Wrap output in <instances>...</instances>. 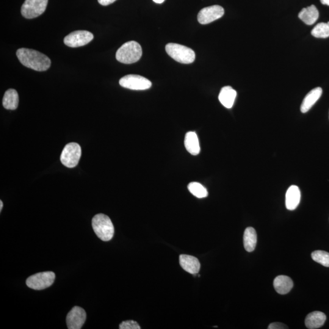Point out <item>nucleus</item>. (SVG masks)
I'll use <instances>...</instances> for the list:
<instances>
[{
	"mask_svg": "<svg viewBox=\"0 0 329 329\" xmlns=\"http://www.w3.org/2000/svg\"><path fill=\"white\" fill-rule=\"evenodd\" d=\"M2 207H3V203H2V201H0V211L1 212Z\"/></svg>",
	"mask_w": 329,
	"mask_h": 329,
	"instance_id": "c756f323",
	"label": "nucleus"
},
{
	"mask_svg": "<svg viewBox=\"0 0 329 329\" xmlns=\"http://www.w3.org/2000/svg\"><path fill=\"white\" fill-rule=\"evenodd\" d=\"M92 33L87 31H76L71 32L64 38V43L71 48L87 45L93 39Z\"/></svg>",
	"mask_w": 329,
	"mask_h": 329,
	"instance_id": "1a4fd4ad",
	"label": "nucleus"
},
{
	"mask_svg": "<svg viewBox=\"0 0 329 329\" xmlns=\"http://www.w3.org/2000/svg\"><path fill=\"white\" fill-rule=\"evenodd\" d=\"M225 14V9L218 5L203 8L200 11L198 15L199 23L202 24H207L218 20Z\"/></svg>",
	"mask_w": 329,
	"mask_h": 329,
	"instance_id": "9d476101",
	"label": "nucleus"
},
{
	"mask_svg": "<svg viewBox=\"0 0 329 329\" xmlns=\"http://www.w3.org/2000/svg\"><path fill=\"white\" fill-rule=\"evenodd\" d=\"M16 56L22 64L35 71H46L51 66V60L48 56L34 49H18Z\"/></svg>",
	"mask_w": 329,
	"mask_h": 329,
	"instance_id": "f257e3e1",
	"label": "nucleus"
},
{
	"mask_svg": "<svg viewBox=\"0 0 329 329\" xmlns=\"http://www.w3.org/2000/svg\"><path fill=\"white\" fill-rule=\"evenodd\" d=\"M2 105L5 109L8 110H15L18 105V95L14 89H9L5 92Z\"/></svg>",
	"mask_w": 329,
	"mask_h": 329,
	"instance_id": "412c9836",
	"label": "nucleus"
},
{
	"mask_svg": "<svg viewBox=\"0 0 329 329\" xmlns=\"http://www.w3.org/2000/svg\"><path fill=\"white\" fill-rule=\"evenodd\" d=\"M257 241V237L255 229L251 227L246 229L243 236V243L246 251L249 253L253 252L256 247Z\"/></svg>",
	"mask_w": 329,
	"mask_h": 329,
	"instance_id": "aec40b11",
	"label": "nucleus"
},
{
	"mask_svg": "<svg viewBox=\"0 0 329 329\" xmlns=\"http://www.w3.org/2000/svg\"><path fill=\"white\" fill-rule=\"evenodd\" d=\"M326 321V316L322 312L315 311L310 313L307 316L305 325L309 329H317L322 327Z\"/></svg>",
	"mask_w": 329,
	"mask_h": 329,
	"instance_id": "2eb2a0df",
	"label": "nucleus"
},
{
	"mask_svg": "<svg viewBox=\"0 0 329 329\" xmlns=\"http://www.w3.org/2000/svg\"><path fill=\"white\" fill-rule=\"evenodd\" d=\"M268 329H289L288 326L281 323H273L268 326Z\"/></svg>",
	"mask_w": 329,
	"mask_h": 329,
	"instance_id": "a878e982",
	"label": "nucleus"
},
{
	"mask_svg": "<svg viewBox=\"0 0 329 329\" xmlns=\"http://www.w3.org/2000/svg\"><path fill=\"white\" fill-rule=\"evenodd\" d=\"M322 93L323 89L321 87H317L312 90L304 99L301 106V111L303 113L308 112L319 100Z\"/></svg>",
	"mask_w": 329,
	"mask_h": 329,
	"instance_id": "4468645a",
	"label": "nucleus"
},
{
	"mask_svg": "<svg viewBox=\"0 0 329 329\" xmlns=\"http://www.w3.org/2000/svg\"><path fill=\"white\" fill-rule=\"evenodd\" d=\"M121 87L134 90H145L152 86V82L146 77L137 74H128L120 79Z\"/></svg>",
	"mask_w": 329,
	"mask_h": 329,
	"instance_id": "6e6552de",
	"label": "nucleus"
},
{
	"mask_svg": "<svg viewBox=\"0 0 329 329\" xmlns=\"http://www.w3.org/2000/svg\"><path fill=\"white\" fill-rule=\"evenodd\" d=\"M165 50L171 57L179 63L189 64L195 61V52L189 47L170 43L166 45Z\"/></svg>",
	"mask_w": 329,
	"mask_h": 329,
	"instance_id": "20e7f679",
	"label": "nucleus"
},
{
	"mask_svg": "<svg viewBox=\"0 0 329 329\" xmlns=\"http://www.w3.org/2000/svg\"><path fill=\"white\" fill-rule=\"evenodd\" d=\"M115 1H117V0H98L99 3L102 5H108L112 4Z\"/></svg>",
	"mask_w": 329,
	"mask_h": 329,
	"instance_id": "bb28decb",
	"label": "nucleus"
},
{
	"mask_svg": "<svg viewBox=\"0 0 329 329\" xmlns=\"http://www.w3.org/2000/svg\"><path fill=\"white\" fill-rule=\"evenodd\" d=\"M119 328L120 329H140V326L134 321H126L121 323Z\"/></svg>",
	"mask_w": 329,
	"mask_h": 329,
	"instance_id": "393cba45",
	"label": "nucleus"
},
{
	"mask_svg": "<svg viewBox=\"0 0 329 329\" xmlns=\"http://www.w3.org/2000/svg\"><path fill=\"white\" fill-rule=\"evenodd\" d=\"M81 157V148L76 143H70L65 145L60 155V161L68 168H74L78 164Z\"/></svg>",
	"mask_w": 329,
	"mask_h": 329,
	"instance_id": "39448f33",
	"label": "nucleus"
},
{
	"mask_svg": "<svg viewBox=\"0 0 329 329\" xmlns=\"http://www.w3.org/2000/svg\"><path fill=\"white\" fill-rule=\"evenodd\" d=\"M312 258L314 261L322 265L323 266L329 267V253L324 251H315L312 253Z\"/></svg>",
	"mask_w": 329,
	"mask_h": 329,
	"instance_id": "b1692460",
	"label": "nucleus"
},
{
	"mask_svg": "<svg viewBox=\"0 0 329 329\" xmlns=\"http://www.w3.org/2000/svg\"><path fill=\"white\" fill-rule=\"evenodd\" d=\"M274 287L279 294L286 295L293 287L292 279L287 276H279L274 280Z\"/></svg>",
	"mask_w": 329,
	"mask_h": 329,
	"instance_id": "f3484780",
	"label": "nucleus"
},
{
	"mask_svg": "<svg viewBox=\"0 0 329 329\" xmlns=\"http://www.w3.org/2000/svg\"><path fill=\"white\" fill-rule=\"evenodd\" d=\"M185 146L187 151L193 156H196L200 153V142L197 134L195 132H189L185 135Z\"/></svg>",
	"mask_w": 329,
	"mask_h": 329,
	"instance_id": "6ab92c4d",
	"label": "nucleus"
},
{
	"mask_svg": "<svg viewBox=\"0 0 329 329\" xmlns=\"http://www.w3.org/2000/svg\"><path fill=\"white\" fill-rule=\"evenodd\" d=\"M301 191L297 185H292L286 193V206L289 211L297 208L301 201Z\"/></svg>",
	"mask_w": 329,
	"mask_h": 329,
	"instance_id": "ddd939ff",
	"label": "nucleus"
},
{
	"mask_svg": "<svg viewBox=\"0 0 329 329\" xmlns=\"http://www.w3.org/2000/svg\"><path fill=\"white\" fill-rule=\"evenodd\" d=\"M323 4L329 5V0H320Z\"/></svg>",
	"mask_w": 329,
	"mask_h": 329,
	"instance_id": "cd10ccee",
	"label": "nucleus"
},
{
	"mask_svg": "<svg viewBox=\"0 0 329 329\" xmlns=\"http://www.w3.org/2000/svg\"><path fill=\"white\" fill-rule=\"evenodd\" d=\"M86 312L81 308L75 306L67 315V325L69 329H81L86 320Z\"/></svg>",
	"mask_w": 329,
	"mask_h": 329,
	"instance_id": "9b49d317",
	"label": "nucleus"
},
{
	"mask_svg": "<svg viewBox=\"0 0 329 329\" xmlns=\"http://www.w3.org/2000/svg\"><path fill=\"white\" fill-rule=\"evenodd\" d=\"M237 92L230 86H226L221 88L219 94V100L223 106L228 109L232 108L236 100Z\"/></svg>",
	"mask_w": 329,
	"mask_h": 329,
	"instance_id": "dca6fc26",
	"label": "nucleus"
},
{
	"mask_svg": "<svg viewBox=\"0 0 329 329\" xmlns=\"http://www.w3.org/2000/svg\"><path fill=\"white\" fill-rule=\"evenodd\" d=\"M188 189L193 195L198 198H204L208 196V192L205 187L198 182H191L188 185Z\"/></svg>",
	"mask_w": 329,
	"mask_h": 329,
	"instance_id": "4be33fe9",
	"label": "nucleus"
},
{
	"mask_svg": "<svg viewBox=\"0 0 329 329\" xmlns=\"http://www.w3.org/2000/svg\"><path fill=\"white\" fill-rule=\"evenodd\" d=\"M92 228L99 239L104 242L111 240L114 235L115 229L110 218L103 214L96 215L92 221Z\"/></svg>",
	"mask_w": 329,
	"mask_h": 329,
	"instance_id": "7ed1b4c3",
	"label": "nucleus"
},
{
	"mask_svg": "<svg viewBox=\"0 0 329 329\" xmlns=\"http://www.w3.org/2000/svg\"><path fill=\"white\" fill-rule=\"evenodd\" d=\"M48 0H25L21 9L24 18L31 19L37 17L45 12Z\"/></svg>",
	"mask_w": 329,
	"mask_h": 329,
	"instance_id": "0eeeda50",
	"label": "nucleus"
},
{
	"mask_svg": "<svg viewBox=\"0 0 329 329\" xmlns=\"http://www.w3.org/2000/svg\"><path fill=\"white\" fill-rule=\"evenodd\" d=\"M142 56V49L140 44L135 41H129L118 49L116 59L118 62L131 64L139 61Z\"/></svg>",
	"mask_w": 329,
	"mask_h": 329,
	"instance_id": "f03ea898",
	"label": "nucleus"
},
{
	"mask_svg": "<svg viewBox=\"0 0 329 329\" xmlns=\"http://www.w3.org/2000/svg\"><path fill=\"white\" fill-rule=\"evenodd\" d=\"M56 276L53 272L38 273L27 278L26 285L29 288L33 290H43L51 286Z\"/></svg>",
	"mask_w": 329,
	"mask_h": 329,
	"instance_id": "423d86ee",
	"label": "nucleus"
},
{
	"mask_svg": "<svg viewBox=\"0 0 329 329\" xmlns=\"http://www.w3.org/2000/svg\"><path fill=\"white\" fill-rule=\"evenodd\" d=\"M311 34L317 38H328L329 37V21L328 23H320L314 27Z\"/></svg>",
	"mask_w": 329,
	"mask_h": 329,
	"instance_id": "5701e85b",
	"label": "nucleus"
},
{
	"mask_svg": "<svg viewBox=\"0 0 329 329\" xmlns=\"http://www.w3.org/2000/svg\"><path fill=\"white\" fill-rule=\"evenodd\" d=\"M179 263L185 272L192 275H196L200 272V263L195 257L182 254L179 256Z\"/></svg>",
	"mask_w": 329,
	"mask_h": 329,
	"instance_id": "f8f14e48",
	"label": "nucleus"
},
{
	"mask_svg": "<svg viewBox=\"0 0 329 329\" xmlns=\"http://www.w3.org/2000/svg\"><path fill=\"white\" fill-rule=\"evenodd\" d=\"M299 18L308 25H312L319 17V10L315 5L304 8L298 15Z\"/></svg>",
	"mask_w": 329,
	"mask_h": 329,
	"instance_id": "a211bd4d",
	"label": "nucleus"
},
{
	"mask_svg": "<svg viewBox=\"0 0 329 329\" xmlns=\"http://www.w3.org/2000/svg\"><path fill=\"white\" fill-rule=\"evenodd\" d=\"M154 2L157 4H161L162 2H164L165 0H153Z\"/></svg>",
	"mask_w": 329,
	"mask_h": 329,
	"instance_id": "c85d7f7f",
	"label": "nucleus"
}]
</instances>
